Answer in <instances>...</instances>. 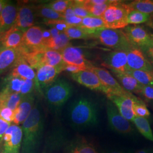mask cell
Instances as JSON below:
<instances>
[{"instance_id":"cell-52","label":"cell","mask_w":153,"mask_h":153,"mask_svg":"<svg viewBox=\"0 0 153 153\" xmlns=\"http://www.w3.org/2000/svg\"><path fill=\"white\" fill-rule=\"evenodd\" d=\"M7 2H8L7 1H5V0H0V13Z\"/></svg>"},{"instance_id":"cell-37","label":"cell","mask_w":153,"mask_h":153,"mask_svg":"<svg viewBox=\"0 0 153 153\" xmlns=\"http://www.w3.org/2000/svg\"><path fill=\"white\" fill-rule=\"evenodd\" d=\"M64 20L70 26H80L82 18L76 16L72 10L71 6L63 14Z\"/></svg>"},{"instance_id":"cell-49","label":"cell","mask_w":153,"mask_h":153,"mask_svg":"<svg viewBox=\"0 0 153 153\" xmlns=\"http://www.w3.org/2000/svg\"><path fill=\"white\" fill-rule=\"evenodd\" d=\"M134 153H153V151L149 148H143L137 150Z\"/></svg>"},{"instance_id":"cell-40","label":"cell","mask_w":153,"mask_h":153,"mask_svg":"<svg viewBox=\"0 0 153 153\" xmlns=\"http://www.w3.org/2000/svg\"><path fill=\"white\" fill-rule=\"evenodd\" d=\"M133 111L136 116L147 118L150 115L146 104L142 101L134 103L133 105Z\"/></svg>"},{"instance_id":"cell-50","label":"cell","mask_w":153,"mask_h":153,"mask_svg":"<svg viewBox=\"0 0 153 153\" xmlns=\"http://www.w3.org/2000/svg\"><path fill=\"white\" fill-rule=\"evenodd\" d=\"M90 2L93 4L96 5H101L105 3H107L109 1V0H90Z\"/></svg>"},{"instance_id":"cell-53","label":"cell","mask_w":153,"mask_h":153,"mask_svg":"<svg viewBox=\"0 0 153 153\" xmlns=\"http://www.w3.org/2000/svg\"><path fill=\"white\" fill-rule=\"evenodd\" d=\"M148 25H149V26L153 28V14L150 15V19L148 21Z\"/></svg>"},{"instance_id":"cell-26","label":"cell","mask_w":153,"mask_h":153,"mask_svg":"<svg viewBox=\"0 0 153 153\" xmlns=\"http://www.w3.org/2000/svg\"><path fill=\"white\" fill-rule=\"evenodd\" d=\"M22 96L19 93H11L4 90L0 91V107H6L14 111L20 104Z\"/></svg>"},{"instance_id":"cell-48","label":"cell","mask_w":153,"mask_h":153,"mask_svg":"<svg viewBox=\"0 0 153 153\" xmlns=\"http://www.w3.org/2000/svg\"><path fill=\"white\" fill-rule=\"evenodd\" d=\"M49 31L52 35V38H55V37L57 36L60 33H61L59 30H57L56 28L53 27L49 29Z\"/></svg>"},{"instance_id":"cell-4","label":"cell","mask_w":153,"mask_h":153,"mask_svg":"<svg viewBox=\"0 0 153 153\" xmlns=\"http://www.w3.org/2000/svg\"><path fill=\"white\" fill-rule=\"evenodd\" d=\"M92 38L98 40L101 44L114 51L127 52L134 47L127 38L123 30L102 28L93 33Z\"/></svg>"},{"instance_id":"cell-3","label":"cell","mask_w":153,"mask_h":153,"mask_svg":"<svg viewBox=\"0 0 153 153\" xmlns=\"http://www.w3.org/2000/svg\"><path fill=\"white\" fill-rule=\"evenodd\" d=\"M42 92L51 108L57 111L71 97L73 88L71 84L65 79L59 78Z\"/></svg>"},{"instance_id":"cell-41","label":"cell","mask_w":153,"mask_h":153,"mask_svg":"<svg viewBox=\"0 0 153 153\" xmlns=\"http://www.w3.org/2000/svg\"><path fill=\"white\" fill-rule=\"evenodd\" d=\"M35 89L36 90V82L33 80L25 79L20 94L21 95L22 98L26 97L33 94Z\"/></svg>"},{"instance_id":"cell-19","label":"cell","mask_w":153,"mask_h":153,"mask_svg":"<svg viewBox=\"0 0 153 153\" xmlns=\"http://www.w3.org/2000/svg\"><path fill=\"white\" fill-rule=\"evenodd\" d=\"M18 14V7L8 1L0 13L1 34L9 30L16 23Z\"/></svg>"},{"instance_id":"cell-18","label":"cell","mask_w":153,"mask_h":153,"mask_svg":"<svg viewBox=\"0 0 153 153\" xmlns=\"http://www.w3.org/2000/svg\"><path fill=\"white\" fill-rule=\"evenodd\" d=\"M35 12L34 7L27 5L18 7V14L15 25L13 26L25 33L35 24Z\"/></svg>"},{"instance_id":"cell-43","label":"cell","mask_w":153,"mask_h":153,"mask_svg":"<svg viewBox=\"0 0 153 153\" xmlns=\"http://www.w3.org/2000/svg\"><path fill=\"white\" fill-rule=\"evenodd\" d=\"M14 111L6 107H0V119L9 123L14 120Z\"/></svg>"},{"instance_id":"cell-32","label":"cell","mask_w":153,"mask_h":153,"mask_svg":"<svg viewBox=\"0 0 153 153\" xmlns=\"http://www.w3.org/2000/svg\"><path fill=\"white\" fill-rule=\"evenodd\" d=\"M130 10H137L152 15L153 14V0H136L128 4Z\"/></svg>"},{"instance_id":"cell-35","label":"cell","mask_w":153,"mask_h":153,"mask_svg":"<svg viewBox=\"0 0 153 153\" xmlns=\"http://www.w3.org/2000/svg\"><path fill=\"white\" fill-rule=\"evenodd\" d=\"M150 18V14L137 10H131L128 14L127 23L128 25H137L148 22Z\"/></svg>"},{"instance_id":"cell-9","label":"cell","mask_w":153,"mask_h":153,"mask_svg":"<svg viewBox=\"0 0 153 153\" xmlns=\"http://www.w3.org/2000/svg\"><path fill=\"white\" fill-rule=\"evenodd\" d=\"M108 122L110 128L120 134L128 135L133 131L129 121L124 118L114 103L108 100L106 105Z\"/></svg>"},{"instance_id":"cell-21","label":"cell","mask_w":153,"mask_h":153,"mask_svg":"<svg viewBox=\"0 0 153 153\" xmlns=\"http://www.w3.org/2000/svg\"><path fill=\"white\" fill-rule=\"evenodd\" d=\"M24 33L14 27L0 34V43L5 49H16L22 44Z\"/></svg>"},{"instance_id":"cell-22","label":"cell","mask_w":153,"mask_h":153,"mask_svg":"<svg viewBox=\"0 0 153 153\" xmlns=\"http://www.w3.org/2000/svg\"><path fill=\"white\" fill-rule=\"evenodd\" d=\"M35 105V97L33 94L22 97L18 107L14 110V123L16 125L22 124L31 112Z\"/></svg>"},{"instance_id":"cell-54","label":"cell","mask_w":153,"mask_h":153,"mask_svg":"<svg viewBox=\"0 0 153 153\" xmlns=\"http://www.w3.org/2000/svg\"><path fill=\"white\" fill-rule=\"evenodd\" d=\"M4 49H5V48H4V47L0 43V57H1V53H2V51H3Z\"/></svg>"},{"instance_id":"cell-8","label":"cell","mask_w":153,"mask_h":153,"mask_svg":"<svg viewBox=\"0 0 153 153\" xmlns=\"http://www.w3.org/2000/svg\"><path fill=\"white\" fill-rule=\"evenodd\" d=\"M107 97L115 105L121 115L129 121H132L136 116L133 111L134 103L142 101L130 93L120 95L109 94Z\"/></svg>"},{"instance_id":"cell-47","label":"cell","mask_w":153,"mask_h":153,"mask_svg":"<svg viewBox=\"0 0 153 153\" xmlns=\"http://www.w3.org/2000/svg\"><path fill=\"white\" fill-rule=\"evenodd\" d=\"M144 53L146 55V57L148 58L149 61L151 62V64L153 63V45L150 46L148 48L145 49L143 51Z\"/></svg>"},{"instance_id":"cell-5","label":"cell","mask_w":153,"mask_h":153,"mask_svg":"<svg viewBox=\"0 0 153 153\" xmlns=\"http://www.w3.org/2000/svg\"><path fill=\"white\" fill-rule=\"evenodd\" d=\"M130 11L128 4L114 1L102 16L105 28L121 30L128 26L127 17Z\"/></svg>"},{"instance_id":"cell-44","label":"cell","mask_w":153,"mask_h":153,"mask_svg":"<svg viewBox=\"0 0 153 153\" xmlns=\"http://www.w3.org/2000/svg\"><path fill=\"white\" fill-rule=\"evenodd\" d=\"M10 126V123L0 119V149L1 148L4 136L7 129Z\"/></svg>"},{"instance_id":"cell-23","label":"cell","mask_w":153,"mask_h":153,"mask_svg":"<svg viewBox=\"0 0 153 153\" xmlns=\"http://www.w3.org/2000/svg\"><path fill=\"white\" fill-rule=\"evenodd\" d=\"M10 74L12 76L20 77L24 79L33 80L36 82V74L33 68L22 57L12 68ZM37 88V82H36Z\"/></svg>"},{"instance_id":"cell-10","label":"cell","mask_w":153,"mask_h":153,"mask_svg":"<svg viewBox=\"0 0 153 153\" xmlns=\"http://www.w3.org/2000/svg\"><path fill=\"white\" fill-rule=\"evenodd\" d=\"M23 139L22 128L13 124L5 132L1 145L2 153H19Z\"/></svg>"},{"instance_id":"cell-25","label":"cell","mask_w":153,"mask_h":153,"mask_svg":"<svg viewBox=\"0 0 153 153\" xmlns=\"http://www.w3.org/2000/svg\"><path fill=\"white\" fill-rule=\"evenodd\" d=\"M42 65L52 66L60 69L61 71H64L66 63L63 60L60 52L48 49L42 53Z\"/></svg>"},{"instance_id":"cell-1","label":"cell","mask_w":153,"mask_h":153,"mask_svg":"<svg viewBox=\"0 0 153 153\" xmlns=\"http://www.w3.org/2000/svg\"><path fill=\"white\" fill-rule=\"evenodd\" d=\"M68 117L73 128L82 130L92 127L98 121L97 104L92 99L81 96L72 102Z\"/></svg>"},{"instance_id":"cell-15","label":"cell","mask_w":153,"mask_h":153,"mask_svg":"<svg viewBox=\"0 0 153 153\" xmlns=\"http://www.w3.org/2000/svg\"><path fill=\"white\" fill-rule=\"evenodd\" d=\"M89 70L94 72L98 76L103 85L109 90V94L108 95H120L129 93V92L126 91L124 89L120 83L115 79L107 69L93 66Z\"/></svg>"},{"instance_id":"cell-30","label":"cell","mask_w":153,"mask_h":153,"mask_svg":"<svg viewBox=\"0 0 153 153\" xmlns=\"http://www.w3.org/2000/svg\"><path fill=\"white\" fill-rule=\"evenodd\" d=\"M70 39L68 37L65 33H61L56 37L52 39L47 43L46 47L49 49H53L60 52L68 46L71 45Z\"/></svg>"},{"instance_id":"cell-13","label":"cell","mask_w":153,"mask_h":153,"mask_svg":"<svg viewBox=\"0 0 153 153\" xmlns=\"http://www.w3.org/2000/svg\"><path fill=\"white\" fill-rule=\"evenodd\" d=\"M102 65L111 69L112 72L127 73L129 71L126 52L124 51H113L105 55Z\"/></svg>"},{"instance_id":"cell-27","label":"cell","mask_w":153,"mask_h":153,"mask_svg":"<svg viewBox=\"0 0 153 153\" xmlns=\"http://www.w3.org/2000/svg\"><path fill=\"white\" fill-rule=\"evenodd\" d=\"M80 27L84 29L92 38L94 33L99 29L105 28V25L102 18L88 16L82 18Z\"/></svg>"},{"instance_id":"cell-39","label":"cell","mask_w":153,"mask_h":153,"mask_svg":"<svg viewBox=\"0 0 153 153\" xmlns=\"http://www.w3.org/2000/svg\"><path fill=\"white\" fill-rule=\"evenodd\" d=\"M72 1L70 0H57L45 4L54 11L63 14L66 10L71 6Z\"/></svg>"},{"instance_id":"cell-29","label":"cell","mask_w":153,"mask_h":153,"mask_svg":"<svg viewBox=\"0 0 153 153\" xmlns=\"http://www.w3.org/2000/svg\"><path fill=\"white\" fill-rule=\"evenodd\" d=\"M132 122L143 137L153 142V133L149 122L146 118L135 116Z\"/></svg>"},{"instance_id":"cell-45","label":"cell","mask_w":153,"mask_h":153,"mask_svg":"<svg viewBox=\"0 0 153 153\" xmlns=\"http://www.w3.org/2000/svg\"><path fill=\"white\" fill-rule=\"evenodd\" d=\"M85 70H88L86 68L79 66L74 65H70L66 64L65 66L64 67V71H65L70 72L71 74H74L78 72L81 71H83Z\"/></svg>"},{"instance_id":"cell-33","label":"cell","mask_w":153,"mask_h":153,"mask_svg":"<svg viewBox=\"0 0 153 153\" xmlns=\"http://www.w3.org/2000/svg\"><path fill=\"white\" fill-rule=\"evenodd\" d=\"M127 73L133 76L143 86L153 87V71L131 70Z\"/></svg>"},{"instance_id":"cell-38","label":"cell","mask_w":153,"mask_h":153,"mask_svg":"<svg viewBox=\"0 0 153 153\" xmlns=\"http://www.w3.org/2000/svg\"><path fill=\"white\" fill-rule=\"evenodd\" d=\"M71 7L74 14L78 17L83 18L88 16H93L85 8L83 0L72 1Z\"/></svg>"},{"instance_id":"cell-51","label":"cell","mask_w":153,"mask_h":153,"mask_svg":"<svg viewBox=\"0 0 153 153\" xmlns=\"http://www.w3.org/2000/svg\"><path fill=\"white\" fill-rule=\"evenodd\" d=\"M105 153H128L126 152L121 150H117V149H109L105 152Z\"/></svg>"},{"instance_id":"cell-17","label":"cell","mask_w":153,"mask_h":153,"mask_svg":"<svg viewBox=\"0 0 153 153\" xmlns=\"http://www.w3.org/2000/svg\"><path fill=\"white\" fill-rule=\"evenodd\" d=\"M60 52L63 60L67 64L82 66L88 70L93 66L85 59L83 52L80 48L70 45Z\"/></svg>"},{"instance_id":"cell-55","label":"cell","mask_w":153,"mask_h":153,"mask_svg":"<svg viewBox=\"0 0 153 153\" xmlns=\"http://www.w3.org/2000/svg\"><path fill=\"white\" fill-rule=\"evenodd\" d=\"M152 67H153V64H152Z\"/></svg>"},{"instance_id":"cell-36","label":"cell","mask_w":153,"mask_h":153,"mask_svg":"<svg viewBox=\"0 0 153 153\" xmlns=\"http://www.w3.org/2000/svg\"><path fill=\"white\" fill-rule=\"evenodd\" d=\"M70 39H88L92 38L84 29L80 26H69L65 31Z\"/></svg>"},{"instance_id":"cell-24","label":"cell","mask_w":153,"mask_h":153,"mask_svg":"<svg viewBox=\"0 0 153 153\" xmlns=\"http://www.w3.org/2000/svg\"><path fill=\"white\" fill-rule=\"evenodd\" d=\"M120 82L121 86L130 93L141 94L143 85L128 73L113 72Z\"/></svg>"},{"instance_id":"cell-20","label":"cell","mask_w":153,"mask_h":153,"mask_svg":"<svg viewBox=\"0 0 153 153\" xmlns=\"http://www.w3.org/2000/svg\"><path fill=\"white\" fill-rule=\"evenodd\" d=\"M23 56L22 49H5L0 57V75L12 69Z\"/></svg>"},{"instance_id":"cell-42","label":"cell","mask_w":153,"mask_h":153,"mask_svg":"<svg viewBox=\"0 0 153 153\" xmlns=\"http://www.w3.org/2000/svg\"><path fill=\"white\" fill-rule=\"evenodd\" d=\"M44 23L51 27L56 28L60 33H65L66 30L69 27V26L64 19H57V20H49L44 21Z\"/></svg>"},{"instance_id":"cell-46","label":"cell","mask_w":153,"mask_h":153,"mask_svg":"<svg viewBox=\"0 0 153 153\" xmlns=\"http://www.w3.org/2000/svg\"><path fill=\"white\" fill-rule=\"evenodd\" d=\"M141 94L146 98L153 100V87L143 86Z\"/></svg>"},{"instance_id":"cell-16","label":"cell","mask_w":153,"mask_h":153,"mask_svg":"<svg viewBox=\"0 0 153 153\" xmlns=\"http://www.w3.org/2000/svg\"><path fill=\"white\" fill-rule=\"evenodd\" d=\"M61 71L60 69L52 66L40 67L36 72V90L42 93L44 89L55 82Z\"/></svg>"},{"instance_id":"cell-6","label":"cell","mask_w":153,"mask_h":153,"mask_svg":"<svg viewBox=\"0 0 153 153\" xmlns=\"http://www.w3.org/2000/svg\"><path fill=\"white\" fill-rule=\"evenodd\" d=\"M55 148H63L64 153H99L93 143L83 136H76L70 140H66L64 134H56Z\"/></svg>"},{"instance_id":"cell-7","label":"cell","mask_w":153,"mask_h":153,"mask_svg":"<svg viewBox=\"0 0 153 153\" xmlns=\"http://www.w3.org/2000/svg\"><path fill=\"white\" fill-rule=\"evenodd\" d=\"M123 31L131 43L143 51L153 45V35L141 26L128 25Z\"/></svg>"},{"instance_id":"cell-57","label":"cell","mask_w":153,"mask_h":153,"mask_svg":"<svg viewBox=\"0 0 153 153\" xmlns=\"http://www.w3.org/2000/svg\"><path fill=\"white\" fill-rule=\"evenodd\" d=\"M0 153H2V152H0Z\"/></svg>"},{"instance_id":"cell-14","label":"cell","mask_w":153,"mask_h":153,"mask_svg":"<svg viewBox=\"0 0 153 153\" xmlns=\"http://www.w3.org/2000/svg\"><path fill=\"white\" fill-rule=\"evenodd\" d=\"M126 55L129 71H153L151 62L140 48L134 47L126 52Z\"/></svg>"},{"instance_id":"cell-12","label":"cell","mask_w":153,"mask_h":153,"mask_svg":"<svg viewBox=\"0 0 153 153\" xmlns=\"http://www.w3.org/2000/svg\"><path fill=\"white\" fill-rule=\"evenodd\" d=\"M43 30L40 27L33 26L24 33L22 45L21 46L23 51L28 52L47 48L43 45Z\"/></svg>"},{"instance_id":"cell-31","label":"cell","mask_w":153,"mask_h":153,"mask_svg":"<svg viewBox=\"0 0 153 153\" xmlns=\"http://www.w3.org/2000/svg\"><path fill=\"white\" fill-rule=\"evenodd\" d=\"M33 7L35 15L44 18V21L64 19L63 14L54 11L45 4Z\"/></svg>"},{"instance_id":"cell-28","label":"cell","mask_w":153,"mask_h":153,"mask_svg":"<svg viewBox=\"0 0 153 153\" xmlns=\"http://www.w3.org/2000/svg\"><path fill=\"white\" fill-rule=\"evenodd\" d=\"M24 81V79L9 74L4 79L1 90L9 93L20 94Z\"/></svg>"},{"instance_id":"cell-2","label":"cell","mask_w":153,"mask_h":153,"mask_svg":"<svg viewBox=\"0 0 153 153\" xmlns=\"http://www.w3.org/2000/svg\"><path fill=\"white\" fill-rule=\"evenodd\" d=\"M22 153H37L43 137L44 120L38 103L22 123Z\"/></svg>"},{"instance_id":"cell-11","label":"cell","mask_w":153,"mask_h":153,"mask_svg":"<svg viewBox=\"0 0 153 153\" xmlns=\"http://www.w3.org/2000/svg\"><path fill=\"white\" fill-rule=\"evenodd\" d=\"M71 77L76 82L90 90L102 91L106 95L109 94V90L103 85L98 76L90 70L71 74Z\"/></svg>"},{"instance_id":"cell-56","label":"cell","mask_w":153,"mask_h":153,"mask_svg":"<svg viewBox=\"0 0 153 153\" xmlns=\"http://www.w3.org/2000/svg\"><path fill=\"white\" fill-rule=\"evenodd\" d=\"M0 34H1V29H0Z\"/></svg>"},{"instance_id":"cell-34","label":"cell","mask_w":153,"mask_h":153,"mask_svg":"<svg viewBox=\"0 0 153 153\" xmlns=\"http://www.w3.org/2000/svg\"><path fill=\"white\" fill-rule=\"evenodd\" d=\"M114 1H111L107 3L101 5H96L92 4L90 0H83V4L85 8L93 16L102 18L105 11L107 10L109 5Z\"/></svg>"}]
</instances>
